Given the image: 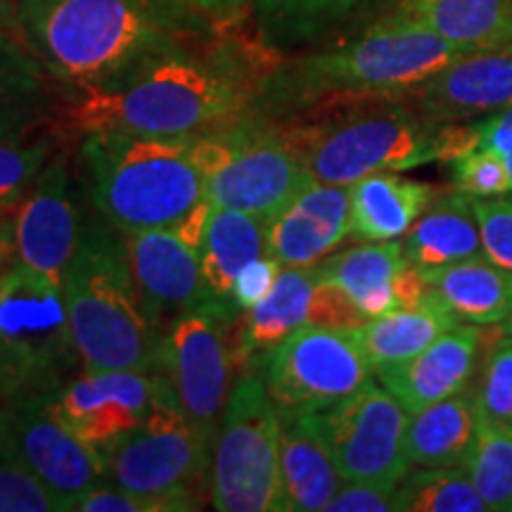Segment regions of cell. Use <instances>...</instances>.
<instances>
[{
	"instance_id": "1",
	"label": "cell",
	"mask_w": 512,
	"mask_h": 512,
	"mask_svg": "<svg viewBox=\"0 0 512 512\" xmlns=\"http://www.w3.org/2000/svg\"><path fill=\"white\" fill-rule=\"evenodd\" d=\"M254 95L259 88L240 69L178 46L110 86L81 91L67 107V126L81 133L195 136L247 114Z\"/></svg>"
},
{
	"instance_id": "2",
	"label": "cell",
	"mask_w": 512,
	"mask_h": 512,
	"mask_svg": "<svg viewBox=\"0 0 512 512\" xmlns=\"http://www.w3.org/2000/svg\"><path fill=\"white\" fill-rule=\"evenodd\" d=\"M460 55L467 53L437 31L392 12L361 36L304 57L261 83L256 105L278 114L323 102L406 100Z\"/></svg>"
},
{
	"instance_id": "3",
	"label": "cell",
	"mask_w": 512,
	"mask_h": 512,
	"mask_svg": "<svg viewBox=\"0 0 512 512\" xmlns=\"http://www.w3.org/2000/svg\"><path fill=\"white\" fill-rule=\"evenodd\" d=\"M22 43L76 91L110 86L178 48V19L157 0H19Z\"/></svg>"
},
{
	"instance_id": "4",
	"label": "cell",
	"mask_w": 512,
	"mask_h": 512,
	"mask_svg": "<svg viewBox=\"0 0 512 512\" xmlns=\"http://www.w3.org/2000/svg\"><path fill=\"white\" fill-rule=\"evenodd\" d=\"M62 292L83 373L162 370L164 332L143 309L121 233L102 216L81 223Z\"/></svg>"
},
{
	"instance_id": "5",
	"label": "cell",
	"mask_w": 512,
	"mask_h": 512,
	"mask_svg": "<svg viewBox=\"0 0 512 512\" xmlns=\"http://www.w3.org/2000/svg\"><path fill=\"white\" fill-rule=\"evenodd\" d=\"M195 136L83 133L79 162L95 211L121 235L174 228L207 200Z\"/></svg>"
},
{
	"instance_id": "6",
	"label": "cell",
	"mask_w": 512,
	"mask_h": 512,
	"mask_svg": "<svg viewBox=\"0 0 512 512\" xmlns=\"http://www.w3.org/2000/svg\"><path fill=\"white\" fill-rule=\"evenodd\" d=\"M287 126L320 183L351 185L380 171H408L446 157V124L403 100L354 102L330 119Z\"/></svg>"
},
{
	"instance_id": "7",
	"label": "cell",
	"mask_w": 512,
	"mask_h": 512,
	"mask_svg": "<svg viewBox=\"0 0 512 512\" xmlns=\"http://www.w3.org/2000/svg\"><path fill=\"white\" fill-rule=\"evenodd\" d=\"M195 150L207 178V200L266 221L316 181L290 126L254 110L197 133Z\"/></svg>"
},
{
	"instance_id": "8",
	"label": "cell",
	"mask_w": 512,
	"mask_h": 512,
	"mask_svg": "<svg viewBox=\"0 0 512 512\" xmlns=\"http://www.w3.org/2000/svg\"><path fill=\"white\" fill-rule=\"evenodd\" d=\"M98 453L105 467V482L150 498L159 512L202 508L214 456L197 437L164 373L155 401L140 425Z\"/></svg>"
},
{
	"instance_id": "9",
	"label": "cell",
	"mask_w": 512,
	"mask_h": 512,
	"mask_svg": "<svg viewBox=\"0 0 512 512\" xmlns=\"http://www.w3.org/2000/svg\"><path fill=\"white\" fill-rule=\"evenodd\" d=\"M76 361L62 285L10 261L0 273V401L60 392Z\"/></svg>"
},
{
	"instance_id": "10",
	"label": "cell",
	"mask_w": 512,
	"mask_h": 512,
	"mask_svg": "<svg viewBox=\"0 0 512 512\" xmlns=\"http://www.w3.org/2000/svg\"><path fill=\"white\" fill-rule=\"evenodd\" d=\"M211 503L221 512H287L278 408L256 370L230 387L211 458Z\"/></svg>"
},
{
	"instance_id": "11",
	"label": "cell",
	"mask_w": 512,
	"mask_h": 512,
	"mask_svg": "<svg viewBox=\"0 0 512 512\" xmlns=\"http://www.w3.org/2000/svg\"><path fill=\"white\" fill-rule=\"evenodd\" d=\"M238 316L230 306L204 299L178 313L164 330L162 373L211 456L230 396L235 363L230 328Z\"/></svg>"
},
{
	"instance_id": "12",
	"label": "cell",
	"mask_w": 512,
	"mask_h": 512,
	"mask_svg": "<svg viewBox=\"0 0 512 512\" xmlns=\"http://www.w3.org/2000/svg\"><path fill=\"white\" fill-rule=\"evenodd\" d=\"M278 408L325 411L368 382L375 368L356 328L306 325L268 351L252 368Z\"/></svg>"
},
{
	"instance_id": "13",
	"label": "cell",
	"mask_w": 512,
	"mask_h": 512,
	"mask_svg": "<svg viewBox=\"0 0 512 512\" xmlns=\"http://www.w3.org/2000/svg\"><path fill=\"white\" fill-rule=\"evenodd\" d=\"M316 418L344 482L394 489L411 472L406 456L411 413L382 384L368 382L335 406L318 411Z\"/></svg>"
},
{
	"instance_id": "14",
	"label": "cell",
	"mask_w": 512,
	"mask_h": 512,
	"mask_svg": "<svg viewBox=\"0 0 512 512\" xmlns=\"http://www.w3.org/2000/svg\"><path fill=\"white\" fill-rule=\"evenodd\" d=\"M55 394L0 401L3 408V444L29 467L53 494L64 512L105 477L98 448L69 430L55 408Z\"/></svg>"
},
{
	"instance_id": "15",
	"label": "cell",
	"mask_w": 512,
	"mask_h": 512,
	"mask_svg": "<svg viewBox=\"0 0 512 512\" xmlns=\"http://www.w3.org/2000/svg\"><path fill=\"white\" fill-rule=\"evenodd\" d=\"M361 323L366 318L342 290L323 278L320 264L283 268L264 302L245 313L235 342V363L252 370L259 358L306 325L356 328Z\"/></svg>"
},
{
	"instance_id": "16",
	"label": "cell",
	"mask_w": 512,
	"mask_h": 512,
	"mask_svg": "<svg viewBox=\"0 0 512 512\" xmlns=\"http://www.w3.org/2000/svg\"><path fill=\"white\" fill-rule=\"evenodd\" d=\"M162 370H102L69 380L55 394V408L69 430L102 451L140 425L155 401Z\"/></svg>"
},
{
	"instance_id": "17",
	"label": "cell",
	"mask_w": 512,
	"mask_h": 512,
	"mask_svg": "<svg viewBox=\"0 0 512 512\" xmlns=\"http://www.w3.org/2000/svg\"><path fill=\"white\" fill-rule=\"evenodd\" d=\"M79 230L69 169L64 159H53L43 166L27 200L17 209L12 223L15 261L62 285L79 242Z\"/></svg>"
},
{
	"instance_id": "18",
	"label": "cell",
	"mask_w": 512,
	"mask_h": 512,
	"mask_svg": "<svg viewBox=\"0 0 512 512\" xmlns=\"http://www.w3.org/2000/svg\"><path fill=\"white\" fill-rule=\"evenodd\" d=\"M140 302L152 323L166 330L178 313L209 299L202 259L174 228L121 235Z\"/></svg>"
},
{
	"instance_id": "19",
	"label": "cell",
	"mask_w": 512,
	"mask_h": 512,
	"mask_svg": "<svg viewBox=\"0 0 512 512\" xmlns=\"http://www.w3.org/2000/svg\"><path fill=\"white\" fill-rule=\"evenodd\" d=\"M323 278L344 292L363 318H377L427 297L425 275L408 261L403 240L363 242L320 261Z\"/></svg>"
},
{
	"instance_id": "20",
	"label": "cell",
	"mask_w": 512,
	"mask_h": 512,
	"mask_svg": "<svg viewBox=\"0 0 512 512\" xmlns=\"http://www.w3.org/2000/svg\"><path fill=\"white\" fill-rule=\"evenodd\" d=\"M408 98L437 124L475 121L512 107V48L460 55Z\"/></svg>"
},
{
	"instance_id": "21",
	"label": "cell",
	"mask_w": 512,
	"mask_h": 512,
	"mask_svg": "<svg viewBox=\"0 0 512 512\" xmlns=\"http://www.w3.org/2000/svg\"><path fill=\"white\" fill-rule=\"evenodd\" d=\"M349 235V185L313 181L268 221L266 254L283 268L316 266Z\"/></svg>"
},
{
	"instance_id": "22",
	"label": "cell",
	"mask_w": 512,
	"mask_h": 512,
	"mask_svg": "<svg viewBox=\"0 0 512 512\" xmlns=\"http://www.w3.org/2000/svg\"><path fill=\"white\" fill-rule=\"evenodd\" d=\"M484 347V332L475 323H460L408 361L377 370L380 384L408 413L465 392Z\"/></svg>"
},
{
	"instance_id": "23",
	"label": "cell",
	"mask_w": 512,
	"mask_h": 512,
	"mask_svg": "<svg viewBox=\"0 0 512 512\" xmlns=\"http://www.w3.org/2000/svg\"><path fill=\"white\" fill-rule=\"evenodd\" d=\"M278 408V406H275ZM280 475L287 512H320L342 486L316 413L278 408Z\"/></svg>"
},
{
	"instance_id": "24",
	"label": "cell",
	"mask_w": 512,
	"mask_h": 512,
	"mask_svg": "<svg viewBox=\"0 0 512 512\" xmlns=\"http://www.w3.org/2000/svg\"><path fill=\"white\" fill-rule=\"evenodd\" d=\"M434 197L432 185L403 178L399 171L361 178L349 185L351 235L363 242L401 240Z\"/></svg>"
},
{
	"instance_id": "25",
	"label": "cell",
	"mask_w": 512,
	"mask_h": 512,
	"mask_svg": "<svg viewBox=\"0 0 512 512\" xmlns=\"http://www.w3.org/2000/svg\"><path fill=\"white\" fill-rule=\"evenodd\" d=\"M401 240L408 261L418 268H439L486 256L475 197L458 188L434 197Z\"/></svg>"
},
{
	"instance_id": "26",
	"label": "cell",
	"mask_w": 512,
	"mask_h": 512,
	"mask_svg": "<svg viewBox=\"0 0 512 512\" xmlns=\"http://www.w3.org/2000/svg\"><path fill=\"white\" fill-rule=\"evenodd\" d=\"M427 292L463 323L494 325L512 316V271L486 256L439 268H420Z\"/></svg>"
},
{
	"instance_id": "27",
	"label": "cell",
	"mask_w": 512,
	"mask_h": 512,
	"mask_svg": "<svg viewBox=\"0 0 512 512\" xmlns=\"http://www.w3.org/2000/svg\"><path fill=\"white\" fill-rule=\"evenodd\" d=\"M396 12L437 31L463 53L512 48V0H401Z\"/></svg>"
},
{
	"instance_id": "28",
	"label": "cell",
	"mask_w": 512,
	"mask_h": 512,
	"mask_svg": "<svg viewBox=\"0 0 512 512\" xmlns=\"http://www.w3.org/2000/svg\"><path fill=\"white\" fill-rule=\"evenodd\" d=\"M463 323L456 313L427 292L422 302L403 306L384 316L356 325V335L366 349L370 366L377 370L408 361L427 349L434 339Z\"/></svg>"
},
{
	"instance_id": "29",
	"label": "cell",
	"mask_w": 512,
	"mask_h": 512,
	"mask_svg": "<svg viewBox=\"0 0 512 512\" xmlns=\"http://www.w3.org/2000/svg\"><path fill=\"white\" fill-rule=\"evenodd\" d=\"M266 226L268 221L261 216L240 209L214 207L200 249L209 299L240 313L230 302V294L242 268L266 254Z\"/></svg>"
},
{
	"instance_id": "30",
	"label": "cell",
	"mask_w": 512,
	"mask_h": 512,
	"mask_svg": "<svg viewBox=\"0 0 512 512\" xmlns=\"http://www.w3.org/2000/svg\"><path fill=\"white\" fill-rule=\"evenodd\" d=\"M477 427L475 396L465 392L411 413L406 427L408 463L418 467H463L475 444Z\"/></svg>"
},
{
	"instance_id": "31",
	"label": "cell",
	"mask_w": 512,
	"mask_h": 512,
	"mask_svg": "<svg viewBox=\"0 0 512 512\" xmlns=\"http://www.w3.org/2000/svg\"><path fill=\"white\" fill-rule=\"evenodd\" d=\"M50 72L24 43L0 48V138L27 140L55 110Z\"/></svg>"
},
{
	"instance_id": "32",
	"label": "cell",
	"mask_w": 512,
	"mask_h": 512,
	"mask_svg": "<svg viewBox=\"0 0 512 512\" xmlns=\"http://www.w3.org/2000/svg\"><path fill=\"white\" fill-rule=\"evenodd\" d=\"M396 512H489L463 467H420L396 486Z\"/></svg>"
},
{
	"instance_id": "33",
	"label": "cell",
	"mask_w": 512,
	"mask_h": 512,
	"mask_svg": "<svg viewBox=\"0 0 512 512\" xmlns=\"http://www.w3.org/2000/svg\"><path fill=\"white\" fill-rule=\"evenodd\" d=\"M368 0H254L261 34L271 46H290L332 27Z\"/></svg>"
},
{
	"instance_id": "34",
	"label": "cell",
	"mask_w": 512,
	"mask_h": 512,
	"mask_svg": "<svg viewBox=\"0 0 512 512\" xmlns=\"http://www.w3.org/2000/svg\"><path fill=\"white\" fill-rule=\"evenodd\" d=\"M463 470L486 508L512 512V430L479 418L475 444L467 453Z\"/></svg>"
},
{
	"instance_id": "35",
	"label": "cell",
	"mask_w": 512,
	"mask_h": 512,
	"mask_svg": "<svg viewBox=\"0 0 512 512\" xmlns=\"http://www.w3.org/2000/svg\"><path fill=\"white\" fill-rule=\"evenodd\" d=\"M53 138H0V211L19 209L50 162Z\"/></svg>"
},
{
	"instance_id": "36",
	"label": "cell",
	"mask_w": 512,
	"mask_h": 512,
	"mask_svg": "<svg viewBox=\"0 0 512 512\" xmlns=\"http://www.w3.org/2000/svg\"><path fill=\"white\" fill-rule=\"evenodd\" d=\"M0 512H64L60 498L0 444Z\"/></svg>"
},
{
	"instance_id": "37",
	"label": "cell",
	"mask_w": 512,
	"mask_h": 512,
	"mask_svg": "<svg viewBox=\"0 0 512 512\" xmlns=\"http://www.w3.org/2000/svg\"><path fill=\"white\" fill-rule=\"evenodd\" d=\"M475 403L479 418L512 430V337L505 335L486 356Z\"/></svg>"
},
{
	"instance_id": "38",
	"label": "cell",
	"mask_w": 512,
	"mask_h": 512,
	"mask_svg": "<svg viewBox=\"0 0 512 512\" xmlns=\"http://www.w3.org/2000/svg\"><path fill=\"white\" fill-rule=\"evenodd\" d=\"M475 214L486 259L512 271V200L475 197Z\"/></svg>"
},
{
	"instance_id": "39",
	"label": "cell",
	"mask_w": 512,
	"mask_h": 512,
	"mask_svg": "<svg viewBox=\"0 0 512 512\" xmlns=\"http://www.w3.org/2000/svg\"><path fill=\"white\" fill-rule=\"evenodd\" d=\"M280 271H283V266L268 254L249 261V264L240 271L238 278H235L233 294H230V302H233L235 309L240 313H247L259 302H264L268 292L273 290Z\"/></svg>"
},
{
	"instance_id": "40",
	"label": "cell",
	"mask_w": 512,
	"mask_h": 512,
	"mask_svg": "<svg viewBox=\"0 0 512 512\" xmlns=\"http://www.w3.org/2000/svg\"><path fill=\"white\" fill-rule=\"evenodd\" d=\"M467 138L475 145L486 147L489 152L501 159L512 185V107L501 112L486 114L482 119L465 121Z\"/></svg>"
},
{
	"instance_id": "41",
	"label": "cell",
	"mask_w": 512,
	"mask_h": 512,
	"mask_svg": "<svg viewBox=\"0 0 512 512\" xmlns=\"http://www.w3.org/2000/svg\"><path fill=\"white\" fill-rule=\"evenodd\" d=\"M325 512H396V486L342 482Z\"/></svg>"
},
{
	"instance_id": "42",
	"label": "cell",
	"mask_w": 512,
	"mask_h": 512,
	"mask_svg": "<svg viewBox=\"0 0 512 512\" xmlns=\"http://www.w3.org/2000/svg\"><path fill=\"white\" fill-rule=\"evenodd\" d=\"M74 512H159L150 498L136 496L119 489L105 479L83 494L74 505Z\"/></svg>"
},
{
	"instance_id": "43",
	"label": "cell",
	"mask_w": 512,
	"mask_h": 512,
	"mask_svg": "<svg viewBox=\"0 0 512 512\" xmlns=\"http://www.w3.org/2000/svg\"><path fill=\"white\" fill-rule=\"evenodd\" d=\"M166 3L185 5V8L209 12V15H230V12H238L242 5H247L249 0H166Z\"/></svg>"
},
{
	"instance_id": "44",
	"label": "cell",
	"mask_w": 512,
	"mask_h": 512,
	"mask_svg": "<svg viewBox=\"0 0 512 512\" xmlns=\"http://www.w3.org/2000/svg\"><path fill=\"white\" fill-rule=\"evenodd\" d=\"M0 34H8L22 43V31H19V0H0Z\"/></svg>"
},
{
	"instance_id": "45",
	"label": "cell",
	"mask_w": 512,
	"mask_h": 512,
	"mask_svg": "<svg viewBox=\"0 0 512 512\" xmlns=\"http://www.w3.org/2000/svg\"><path fill=\"white\" fill-rule=\"evenodd\" d=\"M12 254H15V233H12V223H0V273L10 264Z\"/></svg>"
},
{
	"instance_id": "46",
	"label": "cell",
	"mask_w": 512,
	"mask_h": 512,
	"mask_svg": "<svg viewBox=\"0 0 512 512\" xmlns=\"http://www.w3.org/2000/svg\"><path fill=\"white\" fill-rule=\"evenodd\" d=\"M12 41H17V38H12V36H8V34H0V48H5V46H8V43H12Z\"/></svg>"
},
{
	"instance_id": "47",
	"label": "cell",
	"mask_w": 512,
	"mask_h": 512,
	"mask_svg": "<svg viewBox=\"0 0 512 512\" xmlns=\"http://www.w3.org/2000/svg\"><path fill=\"white\" fill-rule=\"evenodd\" d=\"M503 332H505V335H508V337H512V316L503 323Z\"/></svg>"
},
{
	"instance_id": "48",
	"label": "cell",
	"mask_w": 512,
	"mask_h": 512,
	"mask_svg": "<svg viewBox=\"0 0 512 512\" xmlns=\"http://www.w3.org/2000/svg\"><path fill=\"white\" fill-rule=\"evenodd\" d=\"M0 444H3V408H0Z\"/></svg>"
}]
</instances>
